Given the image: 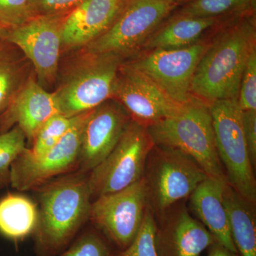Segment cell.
<instances>
[{"instance_id":"1","label":"cell","mask_w":256,"mask_h":256,"mask_svg":"<svg viewBox=\"0 0 256 256\" xmlns=\"http://www.w3.org/2000/svg\"><path fill=\"white\" fill-rule=\"evenodd\" d=\"M255 18H245L226 28L210 43L200 60L192 84V95L208 105L238 99L249 58L256 50Z\"/></svg>"},{"instance_id":"2","label":"cell","mask_w":256,"mask_h":256,"mask_svg":"<svg viewBox=\"0 0 256 256\" xmlns=\"http://www.w3.org/2000/svg\"><path fill=\"white\" fill-rule=\"evenodd\" d=\"M92 198L88 178L78 176L62 178L42 192L34 230L40 256H54L68 246L90 216Z\"/></svg>"},{"instance_id":"3","label":"cell","mask_w":256,"mask_h":256,"mask_svg":"<svg viewBox=\"0 0 256 256\" xmlns=\"http://www.w3.org/2000/svg\"><path fill=\"white\" fill-rule=\"evenodd\" d=\"M146 129L154 146L181 152L193 160L208 178L228 182L217 151L208 104L192 97L174 116Z\"/></svg>"},{"instance_id":"4","label":"cell","mask_w":256,"mask_h":256,"mask_svg":"<svg viewBox=\"0 0 256 256\" xmlns=\"http://www.w3.org/2000/svg\"><path fill=\"white\" fill-rule=\"evenodd\" d=\"M55 92L62 114L73 118L112 99L124 57L86 50Z\"/></svg>"},{"instance_id":"5","label":"cell","mask_w":256,"mask_h":256,"mask_svg":"<svg viewBox=\"0 0 256 256\" xmlns=\"http://www.w3.org/2000/svg\"><path fill=\"white\" fill-rule=\"evenodd\" d=\"M208 178L190 156L176 150L154 146L143 175L149 206L154 214L162 216L178 202L191 196Z\"/></svg>"},{"instance_id":"6","label":"cell","mask_w":256,"mask_h":256,"mask_svg":"<svg viewBox=\"0 0 256 256\" xmlns=\"http://www.w3.org/2000/svg\"><path fill=\"white\" fill-rule=\"evenodd\" d=\"M216 144L228 184L256 205V180L244 136L242 110L238 99L216 101L210 106Z\"/></svg>"},{"instance_id":"7","label":"cell","mask_w":256,"mask_h":256,"mask_svg":"<svg viewBox=\"0 0 256 256\" xmlns=\"http://www.w3.org/2000/svg\"><path fill=\"white\" fill-rule=\"evenodd\" d=\"M154 146L148 129L131 121L110 154L92 170L88 178L92 196L122 191L140 181Z\"/></svg>"},{"instance_id":"8","label":"cell","mask_w":256,"mask_h":256,"mask_svg":"<svg viewBox=\"0 0 256 256\" xmlns=\"http://www.w3.org/2000/svg\"><path fill=\"white\" fill-rule=\"evenodd\" d=\"M148 206V188L142 178L122 191L96 198L89 218L102 236L121 252L137 236Z\"/></svg>"},{"instance_id":"9","label":"cell","mask_w":256,"mask_h":256,"mask_svg":"<svg viewBox=\"0 0 256 256\" xmlns=\"http://www.w3.org/2000/svg\"><path fill=\"white\" fill-rule=\"evenodd\" d=\"M210 42L204 41L176 50H146L124 64L144 74L180 105L192 98V84L202 56Z\"/></svg>"},{"instance_id":"10","label":"cell","mask_w":256,"mask_h":256,"mask_svg":"<svg viewBox=\"0 0 256 256\" xmlns=\"http://www.w3.org/2000/svg\"><path fill=\"white\" fill-rule=\"evenodd\" d=\"M176 6L158 0H128L111 28L84 50L124 57L142 47Z\"/></svg>"},{"instance_id":"11","label":"cell","mask_w":256,"mask_h":256,"mask_svg":"<svg viewBox=\"0 0 256 256\" xmlns=\"http://www.w3.org/2000/svg\"><path fill=\"white\" fill-rule=\"evenodd\" d=\"M90 111L75 116L72 127L46 154L33 158L25 150L18 156L10 168L12 188L28 191L72 170L79 162L82 130Z\"/></svg>"},{"instance_id":"12","label":"cell","mask_w":256,"mask_h":256,"mask_svg":"<svg viewBox=\"0 0 256 256\" xmlns=\"http://www.w3.org/2000/svg\"><path fill=\"white\" fill-rule=\"evenodd\" d=\"M64 16H34L4 34L5 40L32 62L37 82L44 88L54 84L58 76Z\"/></svg>"},{"instance_id":"13","label":"cell","mask_w":256,"mask_h":256,"mask_svg":"<svg viewBox=\"0 0 256 256\" xmlns=\"http://www.w3.org/2000/svg\"><path fill=\"white\" fill-rule=\"evenodd\" d=\"M112 98L127 110L132 121L146 128L174 116L183 106L172 100L152 80L124 62Z\"/></svg>"},{"instance_id":"14","label":"cell","mask_w":256,"mask_h":256,"mask_svg":"<svg viewBox=\"0 0 256 256\" xmlns=\"http://www.w3.org/2000/svg\"><path fill=\"white\" fill-rule=\"evenodd\" d=\"M131 121L127 110L114 98L90 111L82 130V171H92L110 154Z\"/></svg>"},{"instance_id":"15","label":"cell","mask_w":256,"mask_h":256,"mask_svg":"<svg viewBox=\"0 0 256 256\" xmlns=\"http://www.w3.org/2000/svg\"><path fill=\"white\" fill-rule=\"evenodd\" d=\"M58 114L62 112L55 92H47L34 77L30 76L11 106L0 116V133L18 124L32 144L44 124Z\"/></svg>"},{"instance_id":"16","label":"cell","mask_w":256,"mask_h":256,"mask_svg":"<svg viewBox=\"0 0 256 256\" xmlns=\"http://www.w3.org/2000/svg\"><path fill=\"white\" fill-rule=\"evenodd\" d=\"M128 0H86L64 16L62 48L76 50L90 45L111 28Z\"/></svg>"},{"instance_id":"17","label":"cell","mask_w":256,"mask_h":256,"mask_svg":"<svg viewBox=\"0 0 256 256\" xmlns=\"http://www.w3.org/2000/svg\"><path fill=\"white\" fill-rule=\"evenodd\" d=\"M216 242L208 229L185 208L164 216L156 226L159 256H200Z\"/></svg>"},{"instance_id":"18","label":"cell","mask_w":256,"mask_h":256,"mask_svg":"<svg viewBox=\"0 0 256 256\" xmlns=\"http://www.w3.org/2000/svg\"><path fill=\"white\" fill-rule=\"evenodd\" d=\"M227 184L216 178H206L190 196V205L200 222L216 240L230 252L238 254L232 238L224 204V190Z\"/></svg>"},{"instance_id":"19","label":"cell","mask_w":256,"mask_h":256,"mask_svg":"<svg viewBox=\"0 0 256 256\" xmlns=\"http://www.w3.org/2000/svg\"><path fill=\"white\" fill-rule=\"evenodd\" d=\"M220 22V18H196L178 16L156 30L142 45L146 50H176L202 41L208 30Z\"/></svg>"},{"instance_id":"20","label":"cell","mask_w":256,"mask_h":256,"mask_svg":"<svg viewBox=\"0 0 256 256\" xmlns=\"http://www.w3.org/2000/svg\"><path fill=\"white\" fill-rule=\"evenodd\" d=\"M224 201L232 238L239 256H256L255 206L228 184L224 190Z\"/></svg>"},{"instance_id":"21","label":"cell","mask_w":256,"mask_h":256,"mask_svg":"<svg viewBox=\"0 0 256 256\" xmlns=\"http://www.w3.org/2000/svg\"><path fill=\"white\" fill-rule=\"evenodd\" d=\"M36 206L26 197L9 194L0 200V234L18 242L34 232L38 223Z\"/></svg>"},{"instance_id":"22","label":"cell","mask_w":256,"mask_h":256,"mask_svg":"<svg viewBox=\"0 0 256 256\" xmlns=\"http://www.w3.org/2000/svg\"><path fill=\"white\" fill-rule=\"evenodd\" d=\"M18 48L5 38L0 42V116L11 106L28 79Z\"/></svg>"},{"instance_id":"23","label":"cell","mask_w":256,"mask_h":256,"mask_svg":"<svg viewBox=\"0 0 256 256\" xmlns=\"http://www.w3.org/2000/svg\"><path fill=\"white\" fill-rule=\"evenodd\" d=\"M75 117L63 114L54 116L40 129L32 144V149L26 150L28 156L38 158L50 150L72 127Z\"/></svg>"},{"instance_id":"24","label":"cell","mask_w":256,"mask_h":256,"mask_svg":"<svg viewBox=\"0 0 256 256\" xmlns=\"http://www.w3.org/2000/svg\"><path fill=\"white\" fill-rule=\"evenodd\" d=\"M26 136L18 126L0 133V188L10 182V168L26 150Z\"/></svg>"},{"instance_id":"25","label":"cell","mask_w":256,"mask_h":256,"mask_svg":"<svg viewBox=\"0 0 256 256\" xmlns=\"http://www.w3.org/2000/svg\"><path fill=\"white\" fill-rule=\"evenodd\" d=\"M252 0H192L180 11V16L196 18H220L242 10Z\"/></svg>"},{"instance_id":"26","label":"cell","mask_w":256,"mask_h":256,"mask_svg":"<svg viewBox=\"0 0 256 256\" xmlns=\"http://www.w3.org/2000/svg\"><path fill=\"white\" fill-rule=\"evenodd\" d=\"M156 226L154 212L149 206L142 226L132 244L124 250L114 252L112 256H159L156 242Z\"/></svg>"},{"instance_id":"27","label":"cell","mask_w":256,"mask_h":256,"mask_svg":"<svg viewBox=\"0 0 256 256\" xmlns=\"http://www.w3.org/2000/svg\"><path fill=\"white\" fill-rule=\"evenodd\" d=\"M34 16L32 0H0V30L4 33Z\"/></svg>"},{"instance_id":"28","label":"cell","mask_w":256,"mask_h":256,"mask_svg":"<svg viewBox=\"0 0 256 256\" xmlns=\"http://www.w3.org/2000/svg\"><path fill=\"white\" fill-rule=\"evenodd\" d=\"M114 252L102 236L87 232L60 256H112Z\"/></svg>"},{"instance_id":"29","label":"cell","mask_w":256,"mask_h":256,"mask_svg":"<svg viewBox=\"0 0 256 256\" xmlns=\"http://www.w3.org/2000/svg\"><path fill=\"white\" fill-rule=\"evenodd\" d=\"M238 102L242 111L256 110V50L252 52L244 70Z\"/></svg>"},{"instance_id":"30","label":"cell","mask_w":256,"mask_h":256,"mask_svg":"<svg viewBox=\"0 0 256 256\" xmlns=\"http://www.w3.org/2000/svg\"><path fill=\"white\" fill-rule=\"evenodd\" d=\"M86 0H32L34 16H66Z\"/></svg>"},{"instance_id":"31","label":"cell","mask_w":256,"mask_h":256,"mask_svg":"<svg viewBox=\"0 0 256 256\" xmlns=\"http://www.w3.org/2000/svg\"><path fill=\"white\" fill-rule=\"evenodd\" d=\"M244 136L254 168L256 166V110L242 111Z\"/></svg>"},{"instance_id":"32","label":"cell","mask_w":256,"mask_h":256,"mask_svg":"<svg viewBox=\"0 0 256 256\" xmlns=\"http://www.w3.org/2000/svg\"><path fill=\"white\" fill-rule=\"evenodd\" d=\"M207 256H240L238 254H234L227 249L226 248L220 245L218 242L208 248V254Z\"/></svg>"},{"instance_id":"33","label":"cell","mask_w":256,"mask_h":256,"mask_svg":"<svg viewBox=\"0 0 256 256\" xmlns=\"http://www.w3.org/2000/svg\"><path fill=\"white\" fill-rule=\"evenodd\" d=\"M158 1L164 2L172 3V4H178V2L183 1V0H158Z\"/></svg>"},{"instance_id":"34","label":"cell","mask_w":256,"mask_h":256,"mask_svg":"<svg viewBox=\"0 0 256 256\" xmlns=\"http://www.w3.org/2000/svg\"><path fill=\"white\" fill-rule=\"evenodd\" d=\"M4 32H3L2 31H1V30H0V42H1L2 40H4Z\"/></svg>"}]
</instances>
